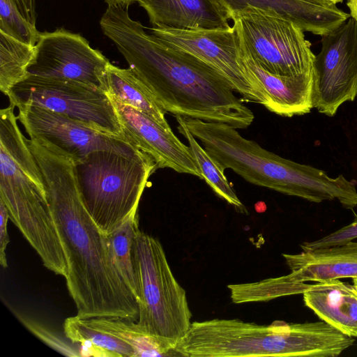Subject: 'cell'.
Wrapping results in <instances>:
<instances>
[{
	"instance_id": "1",
	"label": "cell",
	"mask_w": 357,
	"mask_h": 357,
	"mask_svg": "<svg viewBox=\"0 0 357 357\" xmlns=\"http://www.w3.org/2000/svg\"><path fill=\"white\" fill-rule=\"evenodd\" d=\"M30 149L43 174L47 200L66 257L65 278L81 318H123L136 321L139 305L109 253L107 236L82 201L75 165L56 149L36 139Z\"/></svg>"
},
{
	"instance_id": "2",
	"label": "cell",
	"mask_w": 357,
	"mask_h": 357,
	"mask_svg": "<svg viewBox=\"0 0 357 357\" xmlns=\"http://www.w3.org/2000/svg\"><path fill=\"white\" fill-rule=\"evenodd\" d=\"M100 26L167 112L236 129L254 121L253 112L220 72L146 32L126 8L108 5Z\"/></svg>"
},
{
	"instance_id": "3",
	"label": "cell",
	"mask_w": 357,
	"mask_h": 357,
	"mask_svg": "<svg viewBox=\"0 0 357 357\" xmlns=\"http://www.w3.org/2000/svg\"><path fill=\"white\" fill-rule=\"evenodd\" d=\"M354 340L324 321L264 326L213 319L192 322L175 350L188 357H336Z\"/></svg>"
},
{
	"instance_id": "4",
	"label": "cell",
	"mask_w": 357,
	"mask_h": 357,
	"mask_svg": "<svg viewBox=\"0 0 357 357\" xmlns=\"http://www.w3.org/2000/svg\"><path fill=\"white\" fill-rule=\"evenodd\" d=\"M9 105L0 111V199L9 218L31 246L50 247L58 240L43 174Z\"/></svg>"
},
{
	"instance_id": "5",
	"label": "cell",
	"mask_w": 357,
	"mask_h": 357,
	"mask_svg": "<svg viewBox=\"0 0 357 357\" xmlns=\"http://www.w3.org/2000/svg\"><path fill=\"white\" fill-rule=\"evenodd\" d=\"M184 120L222 172L231 169L249 183L304 199L319 190V169L270 152L228 124L188 117Z\"/></svg>"
},
{
	"instance_id": "6",
	"label": "cell",
	"mask_w": 357,
	"mask_h": 357,
	"mask_svg": "<svg viewBox=\"0 0 357 357\" xmlns=\"http://www.w3.org/2000/svg\"><path fill=\"white\" fill-rule=\"evenodd\" d=\"M74 165L84 207L105 235L137 211L148 179L158 169L153 158L142 151L129 155L98 150Z\"/></svg>"
},
{
	"instance_id": "7",
	"label": "cell",
	"mask_w": 357,
	"mask_h": 357,
	"mask_svg": "<svg viewBox=\"0 0 357 357\" xmlns=\"http://www.w3.org/2000/svg\"><path fill=\"white\" fill-rule=\"evenodd\" d=\"M132 255L139 295L137 323L176 347L192 324L186 292L174 276L157 238L139 229Z\"/></svg>"
},
{
	"instance_id": "8",
	"label": "cell",
	"mask_w": 357,
	"mask_h": 357,
	"mask_svg": "<svg viewBox=\"0 0 357 357\" xmlns=\"http://www.w3.org/2000/svg\"><path fill=\"white\" fill-rule=\"evenodd\" d=\"M230 20L240 45L264 70L284 76L312 74L315 55L296 24L253 6Z\"/></svg>"
},
{
	"instance_id": "9",
	"label": "cell",
	"mask_w": 357,
	"mask_h": 357,
	"mask_svg": "<svg viewBox=\"0 0 357 357\" xmlns=\"http://www.w3.org/2000/svg\"><path fill=\"white\" fill-rule=\"evenodd\" d=\"M17 107L39 106L79 121L93 129L123 137L109 96L95 86L72 80L28 76L7 96Z\"/></svg>"
},
{
	"instance_id": "10",
	"label": "cell",
	"mask_w": 357,
	"mask_h": 357,
	"mask_svg": "<svg viewBox=\"0 0 357 357\" xmlns=\"http://www.w3.org/2000/svg\"><path fill=\"white\" fill-rule=\"evenodd\" d=\"M313 108L328 116L357 96V23L349 17L321 36L312 71Z\"/></svg>"
},
{
	"instance_id": "11",
	"label": "cell",
	"mask_w": 357,
	"mask_h": 357,
	"mask_svg": "<svg viewBox=\"0 0 357 357\" xmlns=\"http://www.w3.org/2000/svg\"><path fill=\"white\" fill-rule=\"evenodd\" d=\"M110 63L82 36L60 28L40 33L27 74L82 82L105 91V77Z\"/></svg>"
},
{
	"instance_id": "12",
	"label": "cell",
	"mask_w": 357,
	"mask_h": 357,
	"mask_svg": "<svg viewBox=\"0 0 357 357\" xmlns=\"http://www.w3.org/2000/svg\"><path fill=\"white\" fill-rule=\"evenodd\" d=\"M17 121L30 138L52 146L74 164L98 150L115 151L132 155L139 151L125 137L93 129L79 121L43 107L23 104L17 107Z\"/></svg>"
},
{
	"instance_id": "13",
	"label": "cell",
	"mask_w": 357,
	"mask_h": 357,
	"mask_svg": "<svg viewBox=\"0 0 357 357\" xmlns=\"http://www.w3.org/2000/svg\"><path fill=\"white\" fill-rule=\"evenodd\" d=\"M166 44L188 52L220 72L241 100L263 105L264 98L256 90L241 66L239 41L235 29H149Z\"/></svg>"
},
{
	"instance_id": "14",
	"label": "cell",
	"mask_w": 357,
	"mask_h": 357,
	"mask_svg": "<svg viewBox=\"0 0 357 357\" xmlns=\"http://www.w3.org/2000/svg\"><path fill=\"white\" fill-rule=\"evenodd\" d=\"M125 138L142 151L149 154L158 168H170L178 173L198 176L202 173L190 146L149 116L108 94Z\"/></svg>"
},
{
	"instance_id": "15",
	"label": "cell",
	"mask_w": 357,
	"mask_h": 357,
	"mask_svg": "<svg viewBox=\"0 0 357 357\" xmlns=\"http://www.w3.org/2000/svg\"><path fill=\"white\" fill-rule=\"evenodd\" d=\"M241 66L256 90L264 92L263 105L270 112L291 117L309 113L313 108L311 75L284 76L261 68L240 45Z\"/></svg>"
},
{
	"instance_id": "16",
	"label": "cell",
	"mask_w": 357,
	"mask_h": 357,
	"mask_svg": "<svg viewBox=\"0 0 357 357\" xmlns=\"http://www.w3.org/2000/svg\"><path fill=\"white\" fill-rule=\"evenodd\" d=\"M153 27L226 29L230 16L218 0H137Z\"/></svg>"
},
{
	"instance_id": "17",
	"label": "cell",
	"mask_w": 357,
	"mask_h": 357,
	"mask_svg": "<svg viewBox=\"0 0 357 357\" xmlns=\"http://www.w3.org/2000/svg\"><path fill=\"white\" fill-rule=\"evenodd\" d=\"M282 256L291 271L287 275L291 282H319L357 278V241Z\"/></svg>"
},
{
	"instance_id": "18",
	"label": "cell",
	"mask_w": 357,
	"mask_h": 357,
	"mask_svg": "<svg viewBox=\"0 0 357 357\" xmlns=\"http://www.w3.org/2000/svg\"><path fill=\"white\" fill-rule=\"evenodd\" d=\"M231 15L249 6L256 7L292 22L303 31L324 36L350 15L336 5L319 6L303 0H218Z\"/></svg>"
},
{
	"instance_id": "19",
	"label": "cell",
	"mask_w": 357,
	"mask_h": 357,
	"mask_svg": "<svg viewBox=\"0 0 357 357\" xmlns=\"http://www.w3.org/2000/svg\"><path fill=\"white\" fill-rule=\"evenodd\" d=\"M304 304L342 333L357 337V289L340 279L319 282L303 293Z\"/></svg>"
},
{
	"instance_id": "20",
	"label": "cell",
	"mask_w": 357,
	"mask_h": 357,
	"mask_svg": "<svg viewBox=\"0 0 357 357\" xmlns=\"http://www.w3.org/2000/svg\"><path fill=\"white\" fill-rule=\"evenodd\" d=\"M105 91L162 126L170 127L165 118L167 112L130 68H121L110 63L105 77Z\"/></svg>"
},
{
	"instance_id": "21",
	"label": "cell",
	"mask_w": 357,
	"mask_h": 357,
	"mask_svg": "<svg viewBox=\"0 0 357 357\" xmlns=\"http://www.w3.org/2000/svg\"><path fill=\"white\" fill-rule=\"evenodd\" d=\"M65 336L76 345L82 357H136L128 344L113 335L96 328L88 319L77 315L63 322Z\"/></svg>"
},
{
	"instance_id": "22",
	"label": "cell",
	"mask_w": 357,
	"mask_h": 357,
	"mask_svg": "<svg viewBox=\"0 0 357 357\" xmlns=\"http://www.w3.org/2000/svg\"><path fill=\"white\" fill-rule=\"evenodd\" d=\"M91 325L119 337L134 349L136 357L179 356L169 342L145 331L137 323L123 318H91Z\"/></svg>"
},
{
	"instance_id": "23",
	"label": "cell",
	"mask_w": 357,
	"mask_h": 357,
	"mask_svg": "<svg viewBox=\"0 0 357 357\" xmlns=\"http://www.w3.org/2000/svg\"><path fill=\"white\" fill-rule=\"evenodd\" d=\"M137 211L109 234L107 235L112 262L125 284L139 301V289L135 271L132 246L139 230Z\"/></svg>"
},
{
	"instance_id": "24",
	"label": "cell",
	"mask_w": 357,
	"mask_h": 357,
	"mask_svg": "<svg viewBox=\"0 0 357 357\" xmlns=\"http://www.w3.org/2000/svg\"><path fill=\"white\" fill-rule=\"evenodd\" d=\"M178 132L187 139L192 155L198 165L204 179L217 195L232 205L238 211L244 212L245 208L237 197L231 185L229 183L214 160L197 142L181 116H175Z\"/></svg>"
},
{
	"instance_id": "25",
	"label": "cell",
	"mask_w": 357,
	"mask_h": 357,
	"mask_svg": "<svg viewBox=\"0 0 357 357\" xmlns=\"http://www.w3.org/2000/svg\"><path fill=\"white\" fill-rule=\"evenodd\" d=\"M34 54L35 46L0 31V90L5 96L27 77Z\"/></svg>"
},
{
	"instance_id": "26",
	"label": "cell",
	"mask_w": 357,
	"mask_h": 357,
	"mask_svg": "<svg viewBox=\"0 0 357 357\" xmlns=\"http://www.w3.org/2000/svg\"><path fill=\"white\" fill-rule=\"evenodd\" d=\"M312 284L289 281L287 275L269 278L255 283L229 284L234 303L267 301L275 298L302 294Z\"/></svg>"
},
{
	"instance_id": "27",
	"label": "cell",
	"mask_w": 357,
	"mask_h": 357,
	"mask_svg": "<svg viewBox=\"0 0 357 357\" xmlns=\"http://www.w3.org/2000/svg\"><path fill=\"white\" fill-rule=\"evenodd\" d=\"M0 31L31 46H36L40 36L36 26L22 15L15 0H0Z\"/></svg>"
},
{
	"instance_id": "28",
	"label": "cell",
	"mask_w": 357,
	"mask_h": 357,
	"mask_svg": "<svg viewBox=\"0 0 357 357\" xmlns=\"http://www.w3.org/2000/svg\"><path fill=\"white\" fill-rule=\"evenodd\" d=\"M17 319L31 333L56 351L66 356H80L77 347L73 346L45 326L17 311L13 310Z\"/></svg>"
},
{
	"instance_id": "29",
	"label": "cell",
	"mask_w": 357,
	"mask_h": 357,
	"mask_svg": "<svg viewBox=\"0 0 357 357\" xmlns=\"http://www.w3.org/2000/svg\"><path fill=\"white\" fill-rule=\"evenodd\" d=\"M357 238V216L349 225L341 227L319 239L303 242L300 246L302 250H313L341 245Z\"/></svg>"
},
{
	"instance_id": "30",
	"label": "cell",
	"mask_w": 357,
	"mask_h": 357,
	"mask_svg": "<svg viewBox=\"0 0 357 357\" xmlns=\"http://www.w3.org/2000/svg\"><path fill=\"white\" fill-rule=\"evenodd\" d=\"M9 218L8 211L3 200L0 199V264L4 268L8 267L6 249L10 242L7 229Z\"/></svg>"
},
{
	"instance_id": "31",
	"label": "cell",
	"mask_w": 357,
	"mask_h": 357,
	"mask_svg": "<svg viewBox=\"0 0 357 357\" xmlns=\"http://www.w3.org/2000/svg\"><path fill=\"white\" fill-rule=\"evenodd\" d=\"M108 5L121 6L128 8V6L137 1V0H105Z\"/></svg>"
},
{
	"instance_id": "32",
	"label": "cell",
	"mask_w": 357,
	"mask_h": 357,
	"mask_svg": "<svg viewBox=\"0 0 357 357\" xmlns=\"http://www.w3.org/2000/svg\"><path fill=\"white\" fill-rule=\"evenodd\" d=\"M347 4L350 10L351 17L357 23V0H348Z\"/></svg>"
},
{
	"instance_id": "33",
	"label": "cell",
	"mask_w": 357,
	"mask_h": 357,
	"mask_svg": "<svg viewBox=\"0 0 357 357\" xmlns=\"http://www.w3.org/2000/svg\"><path fill=\"white\" fill-rule=\"evenodd\" d=\"M305 1H307L312 3H314L319 6H331L333 5H336L331 2L329 0H303Z\"/></svg>"
},
{
	"instance_id": "34",
	"label": "cell",
	"mask_w": 357,
	"mask_h": 357,
	"mask_svg": "<svg viewBox=\"0 0 357 357\" xmlns=\"http://www.w3.org/2000/svg\"><path fill=\"white\" fill-rule=\"evenodd\" d=\"M353 285L357 289V278H352Z\"/></svg>"
},
{
	"instance_id": "35",
	"label": "cell",
	"mask_w": 357,
	"mask_h": 357,
	"mask_svg": "<svg viewBox=\"0 0 357 357\" xmlns=\"http://www.w3.org/2000/svg\"><path fill=\"white\" fill-rule=\"evenodd\" d=\"M331 2H332L334 4H336L337 3L342 2V0H329Z\"/></svg>"
}]
</instances>
